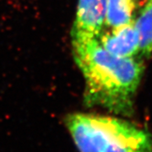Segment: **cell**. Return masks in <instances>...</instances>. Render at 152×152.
Instances as JSON below:
<instances>
[{
	"mask_svg": "<svg viewBox=\"0 0 152 152\" xmlns=\"http://www.w3.org/2000/svg\"><path fill=\"white\" fill-rule=\"evenodd\" d=\"M101 45L120 58H139L140 40L134 23L115 29H105L98 37Z\"/></svg>",
	"mask_w": 152,
	"mask_h": 152,
	"instance_id": "4",
	"label": "cell"
},
{
	"mask_svg": "<svg viewBox=\"0 0 152 152\" xmlns=\"http://www.w3.org/2000/svg\"><path fill=\"white\" fill-rule=\"evenodd\" d=\"M106 0H79L71 37L98 38L105 28Z\"/></svg>",
	"mask_w": 152,
	"mask_h": 152,
	"instance_id": "3",
	"label": "cell"
},
{
	"mask_svg": "<svg viewBox=\"0 0 152 152\" xmlns=\"http://www.w3.org/2000/svg\"><path fill=\"white\" fill-rule=\"evenodd\" d=\"M129 1L134 11L135 18L145 7L152 3V0H129Z\"/></svg>",
	"mask_w": 152,
	"mask_h": 152,
	"instance_id": "7",
	"label": "cell"
},
{
	"mask_svg": "<svg viewBox=\"0 0 152 152\" xmlns=\"http://www.w3.org/2000/svg\"><path fill=\"white\" fill-rule=\"evenodd\" d=\"M134 20L135 14L129 0H106L105 27H121L134 23Z\"/></svg>",
	"mask_w": 152,
	"mask_h": 152,
	"instance_id": "5",
	"label": "cell"
},
{
	"mask_svg": "<svg viewBox=\"0 0 152 152\" xmlns=\"http://www.w3.org/2000/svg\"><path fill=\"white\" fill-rule=\"evenodd\" d=\"M65 125L80 152H152V137L124 119L72 113Z\"/></svg>",
	"mask_w": 152,
	"mask_h": 152,
	"instance_id": "2",
	"label": "cell"
},
{
	"mask_svg": "<svg viewBox=\"0 0 152 152\" xmlns=\"http://www.w3.org/2000/svg\"><path fill=\"white\" fill-rule=\"evenodd\" d=\"M140 40V56L152 53V3L145 7L134 20Z\"/></svg>",
	"mask_w": 152,
	"mask_h": 152,
	"instance_id": "6",
	"label": "cell"
},
{
	"mask_svg": "<svg viewBox=\"0 0 152 152\" xmlns=\"http://www.w3.org/2000/svg\"><path fill=\"white\" fill-rule=\"evenodd\" d=\"M73 55L85 78L84 103L130 116L145 66L139 58L110 53L97 38L72 40Z\"/></svg>",
	"mask_w": 152,
	"mask_h": 152,
	"instance_id": "1",
	"label": "cell"
}]
</instances>
